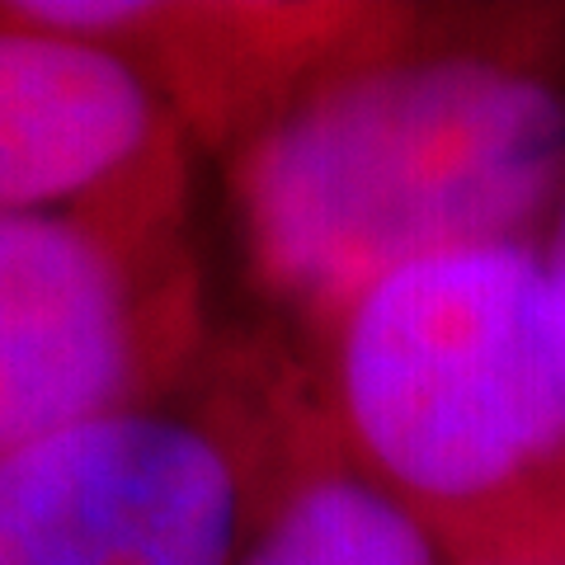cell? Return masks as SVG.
<instances>
[{"mask_svg":"<svg viewBox=\"0 0 565 565\" xmlns=\"http://www.w3.org/2000/svg\"><path fill=\"white\" fill-rule=\"evenodd\" d=\"M222 161L250 282L321 340L401 264L533 241L565 189V85L514 24L359 6Z\"/></svg>","mask_w":565,"mask_h":565,"instance_id":"6da1fadb","label":"cell"},{"mask_svg":"<svg viewBox=\"0 0 565 565\" xmlns=\"http://www.w3.org/2000/svg\"><path fill=\"white\" fill-rule=\"evenodd\" d=\"M316 344L330 444L444 546L565 490V307L533 241L401 264Z\"/></svg>","mask_w":565,"mask_h":565,"instance_id":"7a4b0ae2","label":"cell"},{"mask_svg":"<svg viewBox=\"0 0 565 565\" xmlns=\"http://www.w3.org/2000/svg\"><path fill=\"white\" fill-rule=\"evenodd\" d=\"M250 359L0 457V565H241L321 411Z\"/></svg>","mask_w":565,"mask_h":565,"instance_id":"3957f363","label":"cell"},{"mask_svg":"<svg viewBox=\"0 0 565 565\" xmlns=\"http://www.w3.org/2000/svg\"><path fill=\"white\" fill-rule=\"evenodd\" d=\"M203 359L184 226L0 217V457Z\"/></svg>","mask_w":565,"mask_h":565,"instance_id":"277c9868","label":"cell"},{"mask_svg":"<svg viewBox=\"0 0 565 565\" xmlns=\"http://www.w3.org/2000/svg\"><path fill=\"white\" fill-rule=\"evenodd\" d=\"M189 141L118 47L0 6V217L184 226Z\"/></svg>","mask_w":565,"mask_h":565,"instance_id":"5b68a950","label":"cell"},{"mask_svg":"<svg viewBox=\"0 0 565 565\" xmlns=\"http://www.w3.org/2000/svg\"><path fill=\"white\" fill-rule=\"evenodd\" d=\"M241 565H448L424 519L330 444L326 419L297 448Z\"/></svg>","mask_w":565,"mask_h":565,"instance_id":"8992f818","label":"cell"},{"mask_svg":"<svg viewBox=\"0 0 565 565\" xmlns=\"http://www.w3.org/2000/svg\"><path fill=\"white\" fill-rule=\"evenodd\" d=\"M448 565H565V490L486 533L448 542Z\"/></svg>","mask_w":565,"mask_h":565,"instance_id":"52a82bcc","label":"cell"},{"mask_svg":"<svg viewBox=\"0 0 565 565\" xmlns=\"http://www.w3.org/2000/svg\"><path fill=\"white\" fill-rule=\"evenodd\" d=\"M542 259H546V274H552L556 292H561V307H565V189H561V199L552 207V222H546Z\"/></svg>","mask_w":565,"mask_h":565,"instance_id":"ba28073f","label":"cell"}]
</instances>
